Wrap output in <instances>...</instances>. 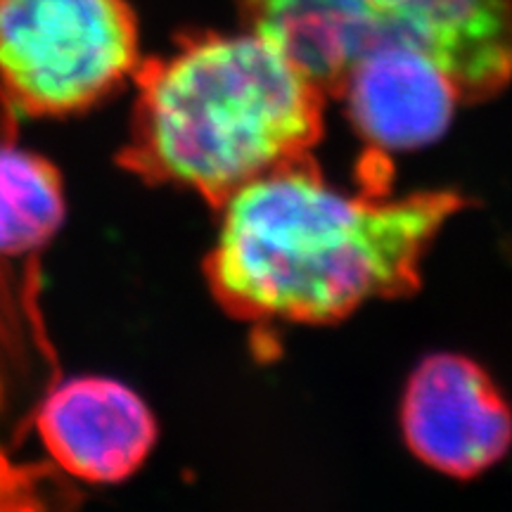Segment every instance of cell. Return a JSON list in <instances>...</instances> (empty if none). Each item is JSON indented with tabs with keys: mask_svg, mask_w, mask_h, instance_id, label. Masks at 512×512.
Instances as JSON below:
<instances>
[{
	"mask_svg": "<svg viewBox=\"0 0 512 512\" xmlns=\"http://www.w3.org/2000/svg\"><path fill=\"white\" fill-rule=\"evenodd\" d=\"M387 155L363 162L356 188L328 181L311 155L242 185L219 207L209 290L245 323L328 325L375 299L408 297L458 192L394 195Z\"/></svg>",
	"mask_w": 512,
	"mask_h": 512,
	"instance_id": "1",
	"label": "cell"
},
{
	"mask_svg": "<svg viewBox=\"0 0 512 512\" xmlns=\"http://www.w3.org/2000/svg\"><path fill=\"white\" fill-rule=\"evenodd\" d=\"M131 131L117 162L219 209L242 185L311 155L325 93L278 43L242 29L192 34L140 60Z\"/></svg>",
	"mask_w": 512,
	"mask_h": 512,
	"instance_id": "2",
	"label": "cell"
},
{
	"mask_svg": "<svg viewBox=\"0 0 512 512\" xmlns=\"http://www.w3.org/2000/svg\"><path fill=\"white\" fill-rule=\"evenodd\" d=\"M240 12L325 98L358 57L382 46L432 57L470 105L512 83V0H240Z\"/></svg>",
	"mask_w": 512,
	"mask_h": 512,
	"instance_id": "3",
	"label": "cell"
},
{
	"mask_svg": "<svg viewBox=\"0 0 512 512\" xmlns=\"http://www.w3.org/2000/svg\"><path fill=\"white\" fill-rule=\"evenodd\" d=\"M140 60L126 0H0V83L29 117L91 110Z\"/></svg>",
	"mask_w": 512,
	"mask_h": 512,
	"instance_id": "4",
	"label": "cell"
},
{
	"mask_svg": "<svg viewBox=\"0 0 512 512\" xmlns=\"http://www.w3.org/2000/svg\"><path fill=\"white\" fill-rule=\"evenodd\" d=\"M401 432L420 463L446 477L475 479L512 448V408L472 358L432 354L408 377Z\"/></svg>",
	"mask_w": 512,
	"mask_h": 512,
	"instance_id": "5",
	"label": "cell"
},
{
	"mask_svg": "<svg viewBox=\"0 0 512 512\" xmlns=\"http://www.w3.org/2000/svg\"><path fill=\"white\" fill-rule=\"evenodd\" d=\"M36 430L48 456L88 484H119L157 444L147 403L112 377L83 375L55 384L41 401Z\"/></svg>",
	"mask_w": 512,
	"mask_h": 512,
	"instance_id": "6",
	"label": "cell"
},
{
	"mask_svg": "<svg viewBox=\"0 0 512 512\" xmlns=\"http://www.w3.org/2000/svg\"><path fill=\"white\" fill-rule=\"evenodd\" d=\"M332 98L344 102L354 131L377 155L437 143L463 105L458 86L432 57L403 46L358 57Z\"/></svg>",
	"mask_w": 512,
	"mask_h": 512,
	"instance_id": "7",
	"label": "cell"
},
{
	"mask_svg": "<svg viewBox=\"0 0 512 512\" xmlns=\"http://www.w3.org/2000/svg\"><path fill=\"white\" fill-rule=\"evenodd\" d=\"M60 171L36 152L0 145V256L38 252L62 228Z\"/></svg>",
	"mask_w": 512,
	"mask_h": 512,
	"instance_id": "8",
	"label": "cell"
}]
</instances>
